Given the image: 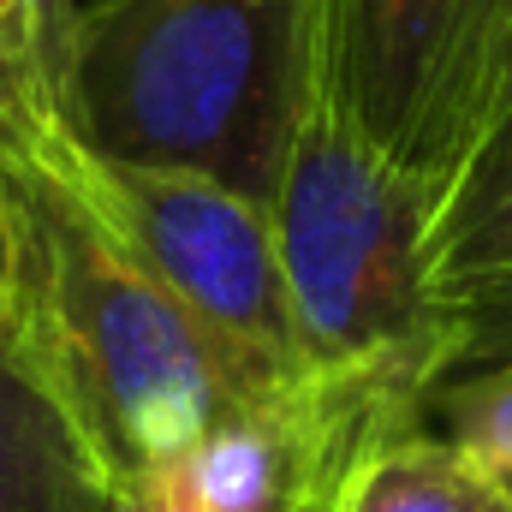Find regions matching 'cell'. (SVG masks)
<instances>
[{"label": "cell", "instance_id": "10", "mask_svg": "<svg viewBox=\"0 0 512 512\" xmlns=\"http://www.w3.org/2000/svg\"><path fill=\"white\" fill-rule=\"evenodd\" d=\"M417 423L459 441L483 465H495L512 483V370H483V376H441L423 393Z\"/></svg>", "mask_w": 512, "mask_h": 512}, {"label": "cell", "instance_id": "1", "mask_svg": "<svg viewBox=\"0 0 512 512\" xmlns=\"http://www.w3.org/2000/svg\"><path fill=\"white\" fill-rule=\"evenodd\" d=\"M0 197L12 227V328L120 495L137 501L155 471L256 399L66 179L60 137L6 149Z\"/></svg>", "mask_w": 512, "mask_h": 512}, {"label": "cell", "instance_id": "9", "mask_svg": "<svg viewBox=\"0 0 512 512\" xmlns=\"http://www.w3.org/2000/svg\"><path fill=\"white\" fill-rule=\"evenodd\" d=\"M72 0H0V155L66 137Z\"/></svg>", "mask_w": 512, "mask_h": 512}, {"label": "cell", "instance_id": "8", "mask_svg": "<svg viewBox=\"0 0 512 512\" xmlns=\"http://www.w3.org/2000/svg\"><path fill=\"white\" fill-rule=\"evenodd\" d=\"M429 262L441 292H459L483 274L512 268V72L471 155L441 191V209L429 227Z\"/></svg>", "mask_w": 512, "mask_h": 512}, {"label": "cell", "instance_id": "2", "mask_svg": "<svg viewBox=\"0 0 512 512\" xmlns=\"http://www.w3.org/2000/svg\"><path fill=\"white\" fill-rule=\"evenodd\" d=\"M310 108V0H90L72 18V137L203 173L268 209Z\"/></svg>", "mask_w": 512, "mask_h": 512}, {"label": "cell", "instance_id": "5", "mask_svg": "<svg viewBox=\"0 0 512 512\" xmlns=\"http://www.w3.org/2000/svg\"><path fill=\"white\" fill-rule=\"evenodd\" d=\"M60 167L131 262L215 340L256 405L310 387L262 203L203 173L102 161L78 137H60Z\"/></svg>", "mask_w": 512, "mask_h": 512}, {"label": "cell", "instance_id": "7", "mask_svg": "<svg viewBox=\"0 0 512 512\" xmlns=\"http://www.w3.org/2000/svg\"><path fill=\"white\" fill-rule=\"evenodd\" d=\"M334 512H512V483L459 441L411 423L346 471Z\"/></svg>", "mask_w": 512, "mask_h": 512}, {"label": "cell", "instance_id": "4", "mask_svg": "<svg viewBox=\"0 0 512 512\" xmlns=\"http://www.w3.org/2000/svg\"><path fill=\"white\" fill-rule=\"evenodd\" d=\"M512 72V0H310V90L399 173L447 191Z\"/></svg>", "mask_w": 512, "mask_h": 512}, {"label": "cell", "instance_id": "6", "mask_svg": "<svg viewBox=\"0 0 512 512\" xmlns=\"http://www.w3.org/2000/svg\"><path fill=\"white\" fill-rule=\"evenodd\" d=\"M0 512H131L12 316L0 322Z\"/></svg>", "mask_w": 512, "mask_h": 512}, {"label": "cell", "instance_id": "12", "mask_svg": "<svg viewBox=\"0 0 512 512\" xmlns=\"http://www.w3.org/2000/svg\"><path fill=\"white\" fill-rule=\"evenodd\" d=\"M12 316V227H6V197H0V322Z\"/></svg>", "mask_w": 512, "mask_h": 512}, {"label": "cell", "instance_id": "3", "mask_svg": "<svg viewBox=\"0 0 512 512\" xmlns=\"http://www.w3.org/2000/svg\"><path fill=\"white\" fill-rule=\"evenodd\" d=\"M435 209V185L358 143L310 90L268 197L286 310L310 382L352 387L417 417L453 346L447 292L429 262Z\"/></svg>", "mask_w": 512, "mask_h": 512}, {"label": "cell", "instance_id": "11", "mask_svg": "<svg viewBox=\"0 0 512 512\" xmlns=\"http://www.w3.org/2000/svg\"><path fill=\"white\" fill-rule=\"evenodd\" d=\"M447 316H453V346L441 376L512 370V268L447 292Z\"/></svg>", "mask_w": 512, "mask_h": 512}]
</instances>
